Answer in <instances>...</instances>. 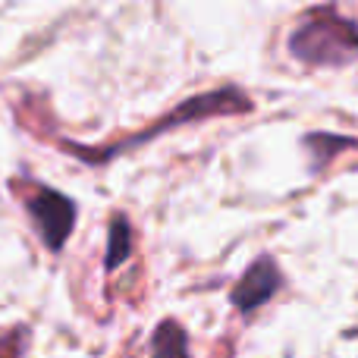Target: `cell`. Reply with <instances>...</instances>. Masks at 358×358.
Segmentation results:
<instances>
[{
	"instance_id": "6da1fadb",
	"label": "cell",
	"mask_w": 358,
	"mask_h": 358,
	"mask_svg": "<svg viewBox=\"0 0 358 358\" xmlns=\"http://www.w3.org/2000/svg\"><path fill=\"white\" fill-rule=\"evenodd\" d=\"M252 107H255L252 98H248L242 88L223 85V88H214V92L192 94L189 101H182L179 107H173L167 117H161L157 123H151L148 129L136 132V136L123 138V142H117V145L92 148V145H76V142H69V138H63V148H66L73 157H79V161L92 164V167H101V164H110L113 157L126 155V151H132V148H142V145H148L151 138L167 136V132H173V129H179V126H185V123L214 120V117H236V113H248Z\"/></svg>"
},
{
	"instance_id": "7a4b0ae2",
	"label": "cell",
	"mask_w": 358,
	"mask_h": 358,
	"mask_svg": "<svg viewBox=\"0 0 358 358\" xmlns=\"http://www.w3.org/2000/svg\"><path fill=\"white\" fill-rule=\"evenodd\" d=\"M289 54L305 66H349L358 60V22L336 6H315L292 29Z\"/></svg>"
},
{
	"instance_id": "3957f363",
	"label": "cell",
	"mask_w": 358,
	"mask_h": 358,
	"mask_svg": "<svg viewBox=\"0 0 358 358\" xmlns=\"http://www.w3.org/2000/svg\"><path fill=\"white\" fill-rule=\"evenodd\" d=\"M22 208L29 214L35 233L48 245V252H63L76 229V217H79V208H76L73 198L66 192L54 189V185L29 179V189L22 192Z\"/></svg>"
},
{
	"instance_id": "277c9868",
	"label": "cell",
	"mask_w": 358,
	"mask_h": 358,
	"mask_svg": "<svg viewBox=\"0 0 358 358\" xmlns=\"http://www.w3.org/2000/svg\"><path fill=\"white\" fill-rule=\"evenodd\" d=\"M280 286H283V273H280L277 261L271 255H261L236 280V286L229 289V302H233V308L239 315H252V311H258L261 305H267L277 296Z\"/></svg>"
},
{
	"instance_id": "5b68a950",
	"label": "cell",
	"mask_w": 358,
	"mask_h": 358,
	"mask_svg": "<svg viewBox=\"0 0 358 358\" xmlns=\"http://www.w3.org/2000/svg\"><path fill=\"white\" fill-rule=\"evenodd\" d=\"M132 255V223L126 214L110 217V229H107V252H104V271L113 273L120 264H126Z\"/></svg>"
},
{
	"instance_id": "8992f818",
	"label": "cell",
	"mask_w": 358,
	"mask_h": 358,
	"mask_svg": "<svg viewBox=\"0 0 358 358\" xmlns=\"http://www.w3.org/2000/svg\"><path fill=\"white\" fill-rule=\"evenodd\" d=\"M151 358H192L189 355V334L179 321H161L151 336Z\"/></svg>"
},
{
	"instance_id": "52a82bcc",
	"label": "cell",
	"mask_w": 358,
	"mask_h": 358,
	"mask_svg": "<svg viewBox=\"0 0 358 358\" xmlns=\"http://www.w3.org/2000/svg\"><path fill=\"white\" fill-rule=\"evenodd\" d=\"M25 343H29V330L16 327L10 334L0 336V358H22L25 352Z\"/></svg>"
}]
</instances>
